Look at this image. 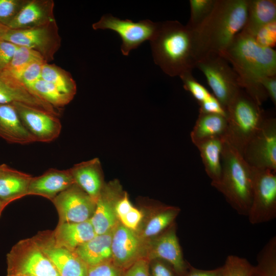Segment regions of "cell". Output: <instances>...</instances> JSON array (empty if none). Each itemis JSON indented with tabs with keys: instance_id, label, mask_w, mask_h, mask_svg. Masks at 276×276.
Here are the masks:
<instances>
[{
	"instance_id": "1",
	"label": "cell",
	"mask_w": 276,
	"mask_h": 276,
	"mask_svg": "<svg viewBox=\"0 0 276 276\" xmlns=\"http://www.w3.org/2000/svg\"><path fill=\"white\" fill-rule=\"evenodd\" d=\"M236 73L240 87L261 106L268 96L260 83L265 76L276 75V52L258 44L243 31L238 33L220 54Z\"/></svg>"
},
{
	"instance_id": "2",
	"label": "cell",
	"mask_w": 276,
	"mask_h": 276,
	"mask_svg": "<svg viewBox=\"0 0 276 276\" xmlns=\"http://www.w3.org/2000/svg\"><path fill=\"white\" fill-rule=\"evenodd\" d=\"M247 5L248 0H216L207 18L191 30L197 62L209 54H220L227 49L244 27Z\"/></svg>"
},
{
	"instance_id": "3",
	"label": "cell",
	"mask_w": 276,
	"mask_h": 276,
	"mask_svg": "<svg viewBox=\"0 0 276 276\" xmlns=\"http://www.w3.org/2000/svg\"><path fill=\"white\" fill-rule=\"evenodd\" d=\"M150 44L155 63L168 75L180 77L195 67L192 31L179 21L159 22Z\"/></svg>"
},
{
	"instance_id": "4",
	"label": "cell",
	"mask_w": 276,
	"mask_h": 276,
	"mask_svg": "<svg viewBox=\"0 0 276 276\" xmlns=\"http://www.w3.org/2000/svg\"><path fill=\"white\" fill-rule=\"evenodd\" d=\"M219 180L211 184L241 215L247 216L252 193V168L242 155L225 139L221 155Z\"/></svg>"
},
{
	"instance_id": "5",
	"label": "cell",
	"mask_w": 276,
	"mask_h": 276,
	"mask_svg": "<svg viewBox=\"0 0 276 276\" xmlns=\"http://www.w3.org/2000/svg\"><path fill=\"white\" fill-rule=\"evenodd\" d=\"M260 106L241 89L226 108L227 129L225 139L241 155L266 116Z\"/></svg>"
},
{
	"instance_id": "6",
	"label": "cell",
	"mask_w": 276,
	"mask_h": 276,
	"mask_svg": "<svg viewBox=\"0 0 276 276\" xmlns=\"http://www.w3.org/2000/svg\"><path fill=\"white\" fill-rule=\"evenodd\" d=\"M7 276H60L33 237L13 245L7 255Z\"/></svg>"
},
{
	"instance_id": "7",
	"label": "cell",
	"mask_w": 276,
	"mask_h": 276,
	"mask_svg": "<svg viewBox=\"0 0 276 276\" xmlns=\"http://www.w3.org/2000/svg\"><path fill=\"white\" fill-rule=\"evenodd\" d=\"M205 76L214 96L226 108L240 87L238 77L228 62L219 54H209L195 65Z\"/></svg>"
},
{
	"instance_id": "8",
	"label": "cell",
	"mask_w": 276,
	"mask_h": 276,
	"mask_svg": "<svg viewBox=\"0 0 276 276\" xmlns=\"http://www.w3.org/2000/svg\"><path fill=\"white\" fill-rule=\"evenodd\" d=\"M275 172L252 168V199L247 216L252 224L269 222L276 217Z\"/></svg>"
},
{
	"instance_id": "9",
	"label": "cell",
	"mask_w": 276,
	"mask_h": 276,
	"mask_svg": "<svg viewBox=\"0 0 276 276\" xmlns=\"http://www.w3.org/2000/svg\"><path fill=\"white\" fill-rule=\"evenodd\" d=\"M58 30L56 20L30 29L9 28L2 40L32 49L48 63L54 59L61 46V39Z\"/></svg>"
},
{
	"instance_id": "10",
	"label": "cell",
	"mask_w": 276,
	"mask_h": 276,
	"mask_svg": "<svg viewBox=\"0 0 276 276\" xmlns=\"http://www.w3.org/2000/svg\"><path fill=\"white\" fill-rule=\"evenodd\" d=\"M242 155L251 167L276 172V119L266 116Z\"/></svg>"
},
{
	"instance_id": "11",
	"label": "cell",
	"mask_w": 276,
	"mask_h": 276,
	"mask_svg": "<svg viewBox=\"0 0 276 276\" xmlns=\"http://www.w3.org/2000/svg\"><path fill=\"white\" fill-rule=\"evenodd\" d=\"M159 24L149 19L134 22L129 19H120L110 14H106L93 24L92 27L94 30L109 29L117 32L122 40L121 52L124 55L128 56L132 50L153 38Z\"/></svg>"
},
{
	"instance_id": "12",
	"label": "cell",
	"mask_w": 276,
	"mask_h": 276,
	"mask_svg": "<svg viewBox=\"0 0 276 276\" xmlns=\"http://www.w3.org/2000/svg\"><path fill=\"white\" fill-rule=\"evenodd\" d=\"M52 201L58 212V223L90 220L96 201L75 183L58 194Z\"/></svg>"
},
{
	"instance_id": "13",
	"label": "cell",
	"mask_w": 276,
	"mask_h": 276,
	"mask_svg": "<svg viewBox=\"0 0 276 276\" xmlns=\"http://www.w3.org/2000/svg\"><path fill=\"white\" fill-rule=\"evenodd\" d=\"M33 238L60 276H87V266L74 252L56 243L53 231L39 232Z\"/></svg>"
},
{
	"instance_id": "14",
	"label": "cell",
	"mask_w": 276,
	"mask_h": 276,
	"mask_svg": "<svg viewBox=\"0 0 276 276\" xmlns=\"http://www.w3.org/2000/svg\"><path fill=\"white\" fill-rule=\"evenodd\" d=\"M11 104L35 142L49 143L59 136L62 126L59 117L21 103Z\"/></svg>"
},
{
	"instance_id": "15",
	"label": "cell",
	"mask_w": 276,
	"mask_h": 276,
	"mask_svg": "<svg viewBox=\"0 0 276 276\" xmlns=\"http://www.w3.org/2000/svg\"><path fill=\"white\" fill-rule=\"evenodd\" d=\"M144 241L135 231L118 224L113 230L111 239L113 264L118 268L127 269L142 258L146 248Z\"/></svg>"
},
{
	"instance_id": "16",
	"label": "cell",
	"mask_w": 276,
	"mask_h": 276,
	"mask_svg": "<svg viewBox=\"0 0 276 276\" xmlns=\"http://www.w3.org/2000/svg\"><path fill=\"white\" fill-rule=\"evenodd\" d=\"M148 250L149 260H160L169 264L178 276H185L189 268L183 258L173 223L155 237Z\"/></svg>"
},
{
	"instance_id": "17",
	"label": "cell",
	"mask_w": 276,
	"mask_h": 276,
	"mask_svg": "<svg viewBox=\"0 0 276 276\" xmlns=\"http://www.w3.org/2000/svg\"><path fill=\"white\" fill-rule=\"evenodd\" d=\"M122 195L118 182L103 186L96 201L94 213L89 220L96 235L110 232L118 224L115 205Z\"/></svg>"
},
{
	"instance_id": "18",
	"label": "cell",
	"mask_w": 276,
	"mask_h": 276,
	"mask_svg": "<svg viewBox=\"0 0 276 276\" xmlns=\"http://www.w3.org/2000/svg\"><path fill=\"white\" fill-rule=\"evenodd\" d=\"M21 103L59 116V110L45 102L20 80L0 72V104Z\"/></svg>"
},
{
	"instance_id": "19",
	"label": "cell",
	"mask_w": 276,
	"mask_h": 276,
	"mask_svg": "<svg viewBox=\"0 0 276 276\" xmlns=\"http://www.w3.org/2000/svg\"><path fill=\"white\" fill-rule=\"evenodd\" d=\"M53 0H28L7 27L10 29H27L56 20Z\"/></svg>"
},
{
	"instance_id": "20",
	"label": "cell",
	"mask_w": 276,
	"mask_h": 276,
	"mask_svg": "<svg viewBox=\"0 0 276 276\" xmlns=\"http://www.w3.org/2000/svg\"><path fill=\"white\" fill-rule=\"evenodd\" d=\"M75 183L70 169H50L40 176L32 178L27 195L44 197L52 200L58 194Z\"/></svg>"
},
{
	"instance_id": "21",
	"label": "cell",
	"mask_w": 276,
	"mask_h": 276,
	"mask_svg": "<svg viewBox=\"0 0 276 276\" xmlns=\"http://www.w3.org/2000/svg\"><path fill=\"white\" fill-rule=\"evenodd\" d=\"M70 171L75 183L96 201L104 185L99 158L77 164Z\"/></svg>"
},
{
	"instance_id": "22",
	"label": "cell",
	"mask_w": 276,
	"mask_h": 276,
	"mask_svg": "<svg viewBox=\"0 0 276 276\" xmlns=\"http://www.w3.org/2000/svg\"><path fill=\"white\" fill-rule=\"evenodd\" d=\"M32 178L31 175L6 164L0 165V201L6 206L11 202L27 196Z\"/></svg>"
},
{
	"instance_id": "23",
	"label": "cell",
	"mask_w": 276,
	"mask_h": 276,
	"mask_svg": "<svg viewBox=\"0 0 276 276\" xmlns=\"http://www.w3.org/2000/svg\"><path fill=\"white\" fill-rule=\"evenodd\" d=\"M53 232L56 243L73 252L97 235L89 220L58 223Z\"/></svg>"
},
{
	"instance_id": "24",
	"label": "cell",
	"mask_w": 276,
	"mask_h": 276,
	"mask_svg": "<svg viewBox=\"0 0 276 276\" xmlns=\"http://www.w3.org/2000/svg\"><path fill=\"white\" fill-rule=\"evenodd\" d=\"M0 137L12 144L35 142L11 104H0Z\"/></svg>"
},
{
	"instance_id": "25",
	"label": "cell",
	"mask_w": 276,
	"mask_h": 276,
	"mask_svg": "<svg viewBox=\"0 0 276 276\" xmlns=\"http://www.w3.org/2000/svg\"><path fill=\"white\" fill-rule=\"evenodd\" d=\"M113 230L96 235L77 248L74 252L87 267L109 262L112 259L111 244Z\"/></svg>"
},
{
	"instance_id": "26",
	"label": "cell",
	"mask_w": 276,
	"mask_h": 276,
	"mask_svg": "<svg viewBox=\"0 0 276 276\" xmlns=\"http://www.w3.org/2000/svg\"><path fill=\"white\" fill-rule=\"evenodd\" d=\"M227 129L226 118L217 114L199 112L191 132L192 142L197 144L214 138H225Z\"/></svg>"
},
{
	"instance_id": "27",
	"label": "cell",
	"mask_w": 276,
	"mask_h": 276,
	"mask_svg": "<svg viewBox=\"0 0 276 276\" xmlns=\"http://www.w3.org/2000/svg\"><path fill=\"white\" fill-rule=\"evenodd\" d=\"M274 20L275 0H248L246 20L242 31L254 37L260 28Z\"/></svg>"
},
{
	"instance_id": "28",
	"label": "cell",
	"mask_w": 276,
	"mask_h": 276,
	"mask_svg": "<svg viewBox=\"0 0 276 276\" xmlns=\"http://www.w3.org/2000/svg\"><path fill=\"white\" fill-rule=\"evenodd\" d=\"M225 138H214L202 141L195 146L198 148L205 171L211 184L218 182L221 174V155Z\"/></svg>"
},
{
	"instance_id": "29",
	"label": "cell",
	"mask_w": 276,
	"mask_h": 276,
	"mask_svg": "<svg viewBox=\"0 0 276 276\" xmlns=\"http://www.w3.org/2000/svg\"><path fill=\"white\" fill-rule=\"evenodd\" d=\"M41 79L55 86L61 92L74 97L76 83L71 74L61 67L45 62L42 67Z\"/></svg>"
},
{
	"instance_id": "30",
	"label": "cell",
	"mask_w": 276,
	"mask_h": 276,
	"mask_svg": "<svg viewBox=\"0 0 276 276\" xmlns=\"http://www.w3.org/2000/svg\"><path fill=\"white\" fill-rule=\"evenodd\" d=\"M179 212L176 208H162L147 223L141 237L145 240L157 236L173 223Z\"/></svg>"
},
{
	"instance_id": "31",
	"label": "cell",
	"mask_w": 276,
	"mask_h": 276,
	"mask_svg": "<svg viewBox=\"0 0 276 276\" xmlns=\"http://www.w3.org/2000/svg\"><path fill=\"white\" fill-rule=\"evenodd\" d=\"M29 89L39 98L58 109L67 105L74 98L61 92L53 84L42 79Z\"/></svg>"
},
{
	"instance_id": "32",
	"label": "cell",
	"mask_w": 276,
	"mask_h": 276,
	"mask_svg": "<svg viewBox=\"0 0 276 276\" xmlns=\"http://www.w3.org/2000/svg\"><path fill=\"white\" fill-rule=\"evenodd\" d=\"M252 276H276V237H271L259 253L252 265Z\"/></svg>"
},
{
	"instance_id": "33",
	"label": "cell",
	"mask_w": 276,
	"mask_h": 276,
	"mask_svg": "<svg viewBox=\"0 0 276 276\" xmlns=\"http://www.w3.org/2000/svg\"><path fill=\"white\" fill-rule=\"evenodd\" d=\"M37 60L43 59L36 51L26 47L18 46L11 61L3 72L19 80L26 67Z\"/></svg>"
},
{
	"instance_id": "34",
	"label": "cell",
	"mask_w": 276,
	"mask_h": 276,
	"mask_svg": "<svg viewBox=\"0 0 276 276\" xmlns=\"http://www.w3.org/2000/svg\"><path fill=\"white\" fill-rule=\"evenodd\" d=\"M216 0H190V18L186 25L193 30L199 26L212 11Z\"/></svg>"
},
{
	"instance_id": "35",
	"label": "cell",
	"mask_w": 276,
	"mask_h": 276,
	"mask_svg": "<svg viewBox=\"0 0 276 276\" xmlns=\"http://www.w3.org/2000/svg\"><path fill=\"white\" fill-rule=\"evenodd\" d=\"M222 268L221 276H252V265L246 259L237 256H227Z\"/></svg>"
},
{
	"instance_id": "36",
	"label": "cell",
	"mask_w": 276,
	"mask_h": 276,
	"mask_svg": "<svg viewBox=\"0 0 276 276\" xmlns=\"http://www.w3.org/2000/svg\"><path fill=\"white\" fill-rule=\"evenodd\" d=\"M183 88L190 92L198 104L208 99L212 94L193 76L192 72L187 73L180 76Z\"/></svg>"
},
{
	"instance_id": "37",
	"label": "cell",
	"mask_w": 276,
	"mask_h": 276,
	"mask_svg": "<svg viewBox=\"0 0 276 276\" xmlns=\"http://www.w3.org/2000/svg\"><path fill=\"white\" fill-rule=\"evenodd\" d=\"M28 0H0V22L8 26Z\"/></svg>"
},
{
	"instance_id": "38",
	"label": "cell",
	"mask_w": 276,
	"mask_h": 276,
	"mask_svg": "<svg viewBox=\"0 0 276 276\" xmlns=\"http://www.w3.org/2000/svg\"><path fill=\"white\" fill-rule=\"evenodd\" d=\"M46 62L37 60L29 64L22 72L19 80L29 88L41 79L43 66Z\"/></svg>"
},
{
	"instance_id": "39",
	"label": "cell",
	"mask_w": 276,
	"mask_h": 276,
	"mask_svg": "<svg viewBox=\"0 0 276 276\" xmlns=\"http://www.w3.org/2000/svg\"><path fill=\"white\" fill-rule=\"evenodd\" d=\"M254 38L260 45L273 49L276 43V20L260 28Z\"/></svg>"
},
{
	"instance_id": "40",
	"label": "cell",
	"mask_w": 276,
	"mask_h": 276,
	"mask_svg": "<svg viewBox=\"0 0 276 276\" xmlns=\"http://www.w3.org/2000/svg\"><path fill=\"white\" fill-rule=\"evenodd\" d=\"M119 268L109 261L87 267V276H120Z\"/></svg>"
},
{
	"instance_id": "41",
	"label": "cell",
	"mask_w": 276,
	"mask_h": 276,
	"mask_svg": "<svg viewBox=\"0 0 276 276\" xmlns=\"http://www.w3.org/2000/svg\"><path fill=\"white\" fill-rule=\"evenodd\" d=\"M199 104V112L219 114L226 118L225 109L213 95Z\"/></svg>"
},
{
	"instance_id": "42",
	"label": "cell",
	"mask_w": 276,
	"mask_h": 276,
	"mask_svg": "<svg viewBox=\"0 0 276 276\" xmlns=\"http://www.w3.org/2000/svg\"><path fill=\"white\" fill-rule=\"evenodd\" d=\"M17 48V45L10 42L0 40V72L8 66Z\"/></svg>"
},
{
	"instance_id": "43",
	"label": "cell",
	"mask_w": 276,
	"mask_h": 276,
	"mask_svg": "<svg viewBox=\"0 0 276 276\" xmlns=\"http://www.w3.org/2000/svg\"><path fill=\"white\" fill-rule=\"evenodd\" d=\"M143 217L142 213L133 206L119 220L126 227L135 231Z\"/></svg>"
},
{
	"instance_id": "44",
	"label": "cell",
	"mask_w": 276,
	"mask_h": 276,
	"mask_svg": "<svg viewBox=\"0 0 276 276\" xmlns=\"http://www.w3.org/2000/svg\"><path fill=\"white\" fill-rule=\"evenodd\" d=\"M123 276H150L148 260L142 258L127 268Z\"/></svg>"
},
{
	"instance_id": "45",
	"label": "cell",
	"mask_w": 276,
	"mask_h": 276,
	"mask_svg": "<svg viewBox=\"0 0 276 276\" xmlns=\"http://www.w3.org/2000/svg\"><path fill=\"white\" fill-rule=\"evenodd\" d=\"M152 261L150 276H175V274L176 275L172 266L166 262L160 260H154Z\"/></svg>"
},
{
	"instance_id": "46",
	"label": "cell",
	"mask_w": 276,
	"mask_h": 276,
	"mask_svg": "<svg viewBox=\"0 0 276 276\" xmlns=\"http://www.w3.org/2000/svg\"><path fill=\"white\" fill-rule=\"evenodd\" d=\"M260 83L265 90L268 97L270 98L273 104L276 105V75L263 77Z\"/></svg>"
},
{
	"instance_id": "47",
	"label": "cell",
	"mask_w": 276,
	"mask_h": 276,
	"mask_svg": "<svg viewBox=\"0 0 276 276\" xmlns=\"http://www.w3.org/2000/svg\"><path fill=\"white\" fill-rule=\"evenodd\" d=\"M222 266L211 270H204L195 268L189 265L185 276H221Z\"/></svg>"
},
{
	"instance_id": "48",
	"label": "cell",
	"mask_w": 276,
	"mask_h": 276,
	"mask_svg": "<svg viewBox=\"0 0 276 276\" xmlns=\"http://www.w3.org/2000/svg\"><path fill=\"white\" fill-rule=\"evenodd\" d=\"M9 30V28L0 22V40H2L3 36Z\"/></svg>"
},
{
	"instance_id": "49",
	"label": "cell",
	"mask_w": 276,
	"mask_h": 276,
	"mask_svg": "<svg viewBox=\"0 0 276 276\" xmlns=\"http://www.w3.org/2000/svg\"><path fill=\"white\" fill-rule=\"evenodd\" d=\"M6 206L0 201V217Z\"/></svg>"
},
{
	"instance_id": "50",
	"label": "cell",
	"mask_w": 276,
	"mask_h": 276,
	"mask_svg": "<svg viewBox=\"0 0 276 276\" xmlns=\"http://www.w3.org/2000/svg\"><path fill=\"white\" fill-rule=\"evenodd\" d=\"M18 276H34V275H18Z\"/></svg>"
}]
</instances>
